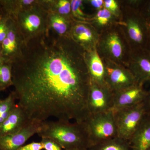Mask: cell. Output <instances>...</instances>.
<instances>
[{"mask_svg":"<svg viewBox=\"0 0 150 150\" xmlns=\"http://www.w3.org/2000/svg\"><path fill=\"white\" fill-rule=\"evenodd\" d=\"M85 54L70 36L50 30L24 43L11 63L12 77L17 105L29 121L52 117L82 123L88 118L91 81Z\"/></svg>","mask_w":150,"mask_h":150,"instance_id":"cell-1","label":"cell"},{"mask_svg":"<svg viewBox=\"0 0 150 150\" xmlns=\"http://www.w3.org/2000/svg\"><path fill=\"white\" fill-rule=\"evenodd\" d=\"M42 138L53 140L64 150H84L91 147L84 123L46 121L41 122L38 134Z\"/></svg>","mask_w":150,"mask_h":150,"instance_id":"cell-2","label":"cell"},{"mask_svg":"<svg viewBox=\"0 0 150 150\" xmlns=\"http://www.w3.org/2000/svg\"><path fill=\"white\" fill-rule=\"evenodd\" d=\"M48 13L44 4V0H40L37 4L25 8L18 13L13 19L22 35L24 43L49 31Z\"/></svg>","mask_w":150,"mask_h":150,"instance_id":"cell-3","label":"cell"},{"mask_svg":"<svg viewBox=\"0 0 150 150\" xmlns=\"http://www.w3.org/2000/svg\"><path fill=\"white\" fill-rule=\"evenodd\" d=\"M84 123L88 134L91 147L117 137L112 110L91 114Z\"/></svg>","mask_w":150,"mask_h":150,"instance_id":"cell-4","label":"cell"},{"mask_svg":"<svg viewBox=\"0 0 150 150\" xmlns=\"http://www.w3.org/2000/svg\"><path fill=\"white\" fill-rule=\"evenodd\" d=\"M112 111L117 137L129 141L146 115L143 103L133 107Z\"/></svg>","mask_w":150,"mask_h":150,"instance_id":"cell-5","label":"cell"},{"mask_svg":"<svg viewBox=\"0 0 150 150\" xmlns=\"http://www.w3.org/2000/svg\"><path fill=\"white\" fill-rule=\"evenodd\" d=\"M113 92L107 86L92 82L89 93L88 106L90 115L112 110Z\"/></svg>","mask_w":150,"mask_h":150,"instance_id":"cell-6","label":"cell"},{"mask_svg":"<svg viewBox=\"0 0 150 150\" xmlns=\"http://www.w3.org/2000/svg\"><path fill=\"white\" fill-rule=\"evenodd\" d=\"M8 31L1 44L3 58L11 63L21 54L24 41L14 19L9 17Z\"/></svg>","mask_w":150,"mask_h":150,"instance_id":"cell-7","label":"cell"},{"mask_svg":"<svg viewBox=\"0 0 150 150\" xmlns=\"http://www.w3.org/2000/svg\"><path fill=\"white\" fill-rule=\"evenodd\" d=\"M144 84L137 82L129 88L113 93L112 111L133 107L142 103L148 92L144 88Z\"/></svg>","mask_w":150,"mask_h":150,"instance_id":"cell-8","label":"cell"},{"mask_svg":"<svg viewBox=\"0 0 150 150\" xmlns=\"http://www.w3.org/2000/svg\"><path fill=\"white\" fill-rule=\"evenodd\" d=\"M41 122L31 121L16 133L0 136V150H18L30 138L38 134Z\"/></svg>","mask_w":150,"mask_h":150,"instance_id":"cell-9","label":"cell"},{"mask_svg":"<svg viewBox=\"0 0 150 150\" xmlns=\"http://www.w3.org/2000/svg\"><path fill=\"white\" fill-rule=\"evenodd\" d=\"M105 81L113 93L129 88L138 82L131 71L111 67L105 69Z\"/></svg>","mask_w":150,"mask_h":150,"instance_id":"cell-10","label":"cell"},{"mask_svg":"<svg viewBox=\"0 0 150 150\" xmlns=\"http://www.w3.org/2000/svg\"><path fill=\"white\" fill-rule=\"evenodd\" d=\"M30 122L24 111L17 104L8 117L0 125V136L16 133Z\"/></svg>","mask_w":150,"mask_h":150,"instance_id":"cell-11","label":"cell"},{"mask_svg":"<svg viewBox=\"0 0 150 150\" xmlns=\"http://www.w3.org/2000/svg\"><path fill=\"white\" fill-rule=\"evenodd\" d=\"M131 72L137 82L150 83V53L145 49H138L133 60Z\"/></svg>","mask_w":150,"mask_h":150,"instance_id":"cell-12","label":"cell"},{"mask_svg":"<svg viewBox=\"0 0 150 150\" xmlns=\"http://www.w3.org/2000/svg\"><path fill=\"white\" fill-rule=\"evenodd\" d=\"M129 142L132 150H147L150 147V115L146 114Z\"/></svg>","mask_w":150,"mask_h":150,"instance_id":"cell-13","label":"cell"},{"mask_svg":"<svg viewBox=\"0 0 150 150\" xmlns=\"http://www.w3.org/2000/svg\"><path fill=\"white\" fill-rule=\"evenodd\" d=\"M85 56L92 82L100 86H107L105 81V69L97 52L94 51L87 54L86 51Z\"/></svg>","mask_w":150,"mask_h":150,"instance_id":"cell-14","label":"cell"},{"mask_svg":"<svg viewBox=\"0 0 150 150\" xmlns=\"http://www.w3.org/2000/svg\"><path fill=\"white\" fill-rule=\"evenodd\" d=\"M72 24L69 18L51 12L48 13V28L58 36H70Z\"/></svg>","mask_w":150,"mask_h":150,"instance_id":"cell-15","label":"cell"},{"mask_svg":"<svg viewBox=\"0 0 150 150\" xmlns=\"http://www.w3.org/2000/svg\"><path fill=\"white\" fill-rule=\"evenodd\" d=\"M39 2L40 0H0V10L4 14L15 19L20 11Z\"/></svg>","mask_w":150,"mask_h":150,"instance_id":"cell-16","label":"cell"},{"mask_svg":"<svg viewBox=\"0 0 150 150\" xmlns=\"http://www.w3.org/2000/svg\"><path fill=\"white\" fill-rule=\"evenodd\" d=\"M69 36L84 49L93 40V33L91 30L87 25L81 23L72 24Z\"/></svg>","mask_w":150,"mask_h":150,"instance_id":"cell-17","label":"cell"},{"mask_svg":"<svg viewBox=\"0 0 150 150\" xmlns=\"http://www.w3.org/2000/svg\"><path fill=\"white\" fill-rule=\"evenodd\" d=\"M45 5L49 12L70 18L71 13V1L45 0Z\"/></svg>","mask_w":150,"mask_h":150,"instance_id":"cell-18","label":"cell"},{"mask_svg":"<svg viewBox=\"0 0 150 150\" xmlns=\"http://www.w3.org/2000/svg\"><path fill=\"white\" fill-rule=\"evenodd\" d=\"M89 150H132L129 141L116 137L91 147Z\"/></svg>","mask_w":150,"mask_h":150,"instance_id":"cell-19","label":"cell"},{"mask_svg":"<svg viewBox=\"0 0 150 150\" xmlns=\"http://www.w3.org/2000/svg\"><path fill=\"white\" fill-rule=\"evenodd\" d=\"M11 63L5 60L0 61V91L13 86Z\"/></svg>","mask_w":150,"mask_h":150,"instance_id":"cell-20","label":"cell"},{"mask_svg":"<svg viewBox=\"0 0 150 150\" xmlns=\"http://www.w3.org/2000/svg\"><path fill=\"white\" fill-rule=\"evenodd\" d=\"M16 98L13 91L6 98L0 99V125L8 117L16 106Z\"/></svg>","mask_w":150,"mask_h":150,"instance_id":"cell-21","label":"cell"},{"mask_svg":"<svg viewBox=\"0 0 150 150\" xmlns=\"http://www.w3.org/2000/svg\"><path fill=\"white\" fill-rule=\"evenodd\" d=\"M106 45L108 52L114 58L118 59L121 57L123 48L118 35L114 33L109 35L106 40Z\"/></svg>","mask_w":150,"mask_h":150,"instance_id":"cell-22","label":"cell"},{"mask_svg":"<svg viewBox=\"0 0 150 150\" xmlns=\"http://www.w3.org/2000/svg\"><path fill=\"white\" fill-rule=\"evenodd\" d=\"M71 9L72 16L79 19H85L86 15L83 11V1L80 0L71 1Z\"/></svg>","mask_w":150,"mask_h":150,"instance_id":"cell-23","label":"cell"},{"mask_svg":"<svg viewBox=\"0 0 150 150\" xmlns=\"http://www.w3.org/2000/svg\"><path fill=\"white\" fill-rule=\"evenodd\" d=\"M111 17V13L105 8L100 10L97 14L96 19L100 25H105Z\"/></svg>","mask_w":150,"mask_h":150,"instance_id":"cell-24","label":"cell"},{"mask_svg":"<svg viewBox=\"0 0 150 150\" xmlns=\"http://www.w3.org/2000/svg\"><path fill=\"white\" fill-rule=\"evenodd\" d=\"M8 18L7 15L3 13V16L0 19V44H1L7 34Z\"/></svg>","mask_w":150,"mask_h":150,"instance_id":"cell-25","label":"cell"},{"mask_svg":"<svg viewBox=\"0 0 150 150\" xmlns=\"http://www.w3.org/2000/svg\"><path fill=\"white\" fill-rule=\"evenodd\" d=\"M41 142L43 144V149L45 150H62V148L58 144L50 139L41 138Z\"/></svg>","mask_w":150,"mask_h":150,"instance_id":"cell-26","label":"cell"},{"mask_svg":"<svg viewBox=\"0 0 150 150\" xmlns=\"http://www.w3.org/2000/svg\"><path fill=\"white\" fill-rule=\"evenodd\" d=\"M43 149V144L40 142H33L28 144L23 145L18 150H42Z\"/></svg>","mask_w":150,"mask_h":150,"instance_id":"cell-27","label":"cell"},{"mask_svg":"<svg viewBox=\"0 0 150 150\" xmlns=\"http://www.w3.org/2000/svg\"><path fill=\"white\" fill-rule=\"evenodd\" d=\"M141 15L146 23L148 27H150V1L145 4Z\"/></svg>","mask_w":150,"mask_h":150,"instance_id":"cell-28","label":"cell"},{"mask_svg":"<svg viewBox=\"0 0 150 150\" xmlns=\"http://www.w3.org/2000/svg\"><path fill=\"white\" fill-rule=\"evenodd\" d=\"M104 5L105 8L110 12H115L118 8L117 3L114 0H105L104 1Z\"/></svg>","mask_w":150,"mask_h":150,"instance_id":"cell-29","label":"cell"},{"mask_svg":"<svg viewBox=\"0 0 150 150\" xmlns=\"http://www.w3.org/2000/svg\"><path fill=\"white\" fill-rule=\"evenodd\" d=\"M146 114L150 115V91H148L146 96L143 102Z\"/></svg>","mask_w":150,"mask_h":150,"instance_id":"cell-30","label":"cell"},{"mask_svg":"<svg viewBox=\"0 0 150 150\" xmlns=\"http://www.w3.org/2000/svg\"><path fill=\"white\" fill-rule=\"evenodd\" d=\"M92 5L97 8H101L104 5V1L102 0H92L91 1Z\"/></svg>","mask_w":150,"mask_h":150,"instance_id":"cell-31","label":"cell"},{"mask_svg":"<svg viewBox=\"0 0 150 150\" xmlns=\"http://www.w3.org/2000/svg\"><path fill=\"white\" fill-rule=\"evenodd\" d=\"M145 49L150 53V27H149V33Z\"/></svg>","mask_w":150,"mask_h":150,"instance_id":"cell-32","label":"cell"},{"mask_svg":"<svg viewBox=\"0 0 150 150\" xmlns=\"http://www.w3.org/2000/svg\"><path fill=\"white\" fill-rule=\"evenodd\" d=\"M3 60H4V59L3 57L2 54L1 45V44H0V61H3Z\"/></svg>","mask_w":150,"mask_h":150,"instance_id":"cell-33","label":"cell"},{"mask_svg":"<svg viewBox=\"0 0 150 150\" xmlns=\"http://www.w3.org/2000/svg\"><path fill=\"white\" fill-rule=\"evenodd\" d=\"M3 16V13L0 10V19Z\"/></svg>","mask_w":150,"mask_h":150,"instance_id":"cell-34","label":"cell"},{"mask_svg":"<svg viewBox=\"0 0 150 150\" xmlns=\"http://www.w3.org/2000/svg\"><path fill=\"white\" fill-rule=\"evenodd\" d=\"M147 150H150V147L149 148V149H148Z\"/></svg>","mask_w":150,"mask_h":150,"instance_id":"cell-35","label":"cell"},{"mask_svg":"<svg viewBox=\"0 0 150 150\" xmlns=\"http://www.w3.org/2000/svg\"><path fill=\"white\" fill-rule=\"evenodd\" d=\"M89 150V149H87V150Z\"/></svg>","mask_w":150,"mask_h":150,"instance_id":"cell-36","label":"cell"}]
</instances>
